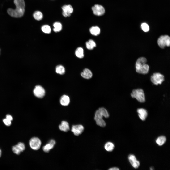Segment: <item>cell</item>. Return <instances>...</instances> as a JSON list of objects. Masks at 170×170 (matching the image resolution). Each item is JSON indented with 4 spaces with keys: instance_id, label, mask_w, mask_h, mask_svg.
I'll list each match as a JSON object with an SVG mask.
<instances>
[{
    "instance_id": "obj_14",
    "label": "cell",
    "mask_w": 170,
    "mask_h": 170,
    "mask_svg": "<svg viewBox=\"0 0 170 170\" xmlns=\"http://www.w3.org/2000/svg\"><path fill=\"white\" fill-rule=\"evenodd\" d=\"M137 111L140 119L142 121L145 120L148 115L147 110L141 108L138 109Z\"/></svg>"
},
{
    "instance_id": "obj_25",
    "label": "cell",
    "mask_w": 170,
    "mask_h": 170,
    "mask_svg": "<svg viewBox=\"0 0 170 170\" xmlns=\"http://www.w3.org/2000/svg\"><path fill=\"white\" fill-rule=\"evenodd\" d=\"M56 72L61 75L64 74L65 72V69L64 67L62 65H58L56 68Z\"/></svg>"
},
{
    "instance_id": "obj_23",
    "label": "cell",
    "mask_w": 170,
    "mask_h": 170,
    "mask_svg": "<svg viewBox=\"0 0 170 170\" xmlns=\"http://www.w3.org/2000/svg\"><path fill=\"white\" fill-rule=\"evenodd\" d=\"M54 28L53 29L54 31L55 32L60 31L62 29V26L61 24L59 22H55L53 24Z\"/></svg>"
},
{
    "instance_id": "obj_8",
    "label": "cell",
    "mask_w": 170,
    "mask_h": 170,
    "mask_svg": "<svg viewBox=\"0 0 170 170\" xmlns=\"http://www.w3.org/2000/svg\"><path fill=\"white\" fill-rule=\"evenodd\" d=\"M33 93L36 97L41 98L45 95V92L43 87L40 85H38L35 86L33 90Z\"/></svg>"
},
{
    "instance_id": "obj_26",
    "label": "cell",
    "mask_w": 170,
    "mask_h": 170,
    "mask_svg": "<svg viewBox=\"0 0 170 170\" xmlns=\"http://www.w3.org/2000/svg\"><path fill=\"white\" fill-rule=\"evenodd\" d=\"M42 30L44 33L47 34H49L51 31V29L50 26L47 25H43L41 28Z\"/></svg>"
},
{
    "instance_id": "obj_18",
    "label": "cell",
    "mask_w": 170,
    "mask_h": 170,
    "mask_svg": "<svg viewBox=\"0 0 170 170\" xmlns=\"http://www.w3.org/2000/svg\"><path fill=\"white\" fill-rule=\"evenodd\" d=\"M90 33L93 35L97 36L100 33V28L97 26H93L89 30Z\"/></svg>"
},
{
    "instance_id": "obj_11",
    "label": "cell",
    "mask_w": 170,
    "mask_h": 170,
    "mask_svg": "<svg viewBox=\"0 0 170 170\" xmlns=\"http://www.w3.org/2000/svg\"><path fill=\"white\" fill-rule=\"evenodd\" d=\"M63 10L62 14L65 17L70 16L73 11V9L70 5H65L62 7Z\"/></svg>"
},
{
    "instance_id": "obj_24",
    "label": "cell",
    "mask_w": 170,
    "mask_h": 170,
    "mask_svg": "<svg viewBox=\"0 0 170 170\" xmlns=\"http://www.w3.org/2000/svg\"><path fill=\"white\" fill-rule=\"evenodd\" d=\"M33 16L35 19L38 21L41 20L43 17L42 13L38 11L35 12L33 14Z\"/></svg>"
},
{
    "instance_id": "obj_29",
    "label": "cell",
    "mask_w": 170,
    "mask_h": 170,
    "mask_svg": "<svg viewBox=\"0 0 170 170\" xmlns=\"http://www.w3.org/2000/svg\"><path fill=\"white\" fill-rule=\"evenodd\" d=\"M17 145L20 149L21 152H23L25 149V146L24 144L21 142L19 143Z\"/></svg>"
},
{
    "instance_id": "obj_16",
    "label": "cell",
    "mask_w": 170,
    "mask_h": 170,
    "mask_svg": "<svg viewBox=\"0 0 170 170\" xmlns=\"http://www.w3.org/2000/svg\"><path fill=\"white\" fill-rule=\"evenodd\" d=\"M59 128L60 130L65 132H67L70 130L68 123L65 121H63L61 124L59 126Z\"/></svg>"
},
{
    "instance_id": "obj_6",
    "label": "cell",
    "mask_w": 170,
    "mask_h": 170,
    "mask_svg": "<svg viewBox=\"0 0 170 170\" xmlns=\"http://www.w3.org/2000/svg\"><path fill=\"white\" fill-rule=\"evenodd\" d=\"M164 80V76L159 73H153L151 77L152 82L154 85H157L161 84Z\"/></svg>"
},
{
    "instance_id": "obj_21",
    "label": "cell",
    "mask_w": 170,
    "mask_h": 170,
    "mask_svg": "<svg viewBox=\"0 0 170 170\" xmlns=\"http://www.w3.org/2000/svg\"><path fill=\"white\" fill-rule=\"evenodd\" d=\"M105 150L108 152L112 151L114 148V144L111 142H108L106 143L104 145Z\"/></svg>"
},
{
    "instance_id": "obj_4",
    "label": "cell",
    "mask_w": 170,
    "mask_h": 170,
    "mask_svg": "<svg viewBox=\"0 0 170 170\" xmlns=\"http://www.w3.org/2000/svg\"><path fill=\"white\" fill-rule=\"evenodd\" d=\"M131 96L132 98H136L140 102H144L145 101L144 92L142 89H133L131 94Z\"/></svg>"
},
{
    "instance_id": "obj_7",
    "label": "cell",
    "mask_w": 170,
    "mask_h": 170,
    "mask_svg": "<svg viewBox=\"0 0 170 170\" xmlns=\"http://www.w3.org/2000/svg\"><path fill=\"white\" fill-rule=\"evenodd\" d=\"M29 144L32 149L34 150H37L40 148L41 144V142L38 138L33 137L30 140Z\"/></svg>"
},
{
    "instance_id": "obj_13",
    "label": "cell",
    "mask_w": 170,
    "mask_h": 170,
    "mask_svg": "<svg viewBox=\"0 0 170 170\" xmlns=\"http://www.w3.org/2000/svg\"><path fill=\"white\" fill-rule=\"evenodd\" d=\"M55 143V141L54 140H51L49 143L43 147L42 149L43 151L46 153L48 152L51 149L53 148Z\"/></svg>"
},
{
    "instance_id": "obj_3",
    "label": "cell",
    "mask_w": 170,
    "mask_h": 170,
    "mask_svg": "<svg viewBox=\"0 0 170 170\" xmlns=\"http://www.w3.org/2000/svg\"><path fill=\"white\" fill-rule=\"evenodd\" d=\"M147 61L146 59L141 57L137 60L136 64V70L137 73L143 74H147L148 72L149 67L146 64Z\"/></svg>"
},
{
    "instance_id": "obj_5",
    "label": "cell",
    "mask_w": 170,
    "mask_h": 170,
    "mask_svg": "<svg viewBox=\"0 0 170 170\" xmlns=\"http://www.w3.org/2000/svg\"><path fill=\"white\" fill-rule=\"evenodd\" d=\"M158 46L162 48H164L166 46L169 47L170 45V38L167 35L161 36L157 40Z\"/></svg>"
},
{
    "instance_id": "obj_31",
    "label": "cell",
    "mask_w": 170,
    "mask_h": 170,
    "mask_svg": "<svg viewBox=\"0 0 170 170\" xmlns=\"http://www.w3.org/2000/svg\"><path fill=\"white\" fill-rule=\"evenodd\" d=\"M6 117V118L11 121L13 119L12 117L10 115L8 114L7 115Z\"/></svg>"
},
{
    "instance_id": "obj_28",
    "label": "cell",
    "mask_w": 170,
    "mask_h": 170,
    "mask_svg": "<svg viewBox=\"0 0 170 170\" xmlns=\"http://www.w3.org/2000/svg\"><path fill=\"white\" fill-rule=\"evenodd\" d=\"M141 27L142 30L145 32H148L149 30V26L146 23H142L141 25Z\"/></svg>"
},
{
    "instance_id": "obj_34",
    "label": "cell",
    "mask_w": 170,
    "mask_h": 170,
    "mask_svg": "<svg viewBox=\"0 0 170 170\" xmlns=\"http://www.w3.org/2000/svg\"></svg>"
},
{
    "instance_id": "obj_1",
    "label": "cell",
    "mask_w": 170,
    "mask_h": 170,
    "mask_svg": "<svg viewBox=\"0 0 170 170\" xmlns=\"http://www.w3.org/2000/svg\"><path fill=\"white\" fill-rule=\"evenodd\" d=\"M14 2L16 8L8 9L7 10L8 13L13 17L18 18L22 17L25 11V4L24 0H14Z\"/></svg>"
},
{
    "instance_id": "obj_12",
    "label": "cell",
    "mask_w": 170,
    "mask_h": 170,
    "mask_svg": "<svg viewBox=\"0 0 170 170\" xmlns=\"http://www.w3.org/2000/svg\"><path fill=\"white\" fill-rule=\"evenodd\" d=\"M128 159L130 163L134 168H137L140 165L139 162L136 159L135 156L133 154H130L128 156Z\"/></svg>"
},
{
    "instance_id": "obj_15",
    "label": "cell",
    "mask_w": 170,
    "mask_h": 170,
    "mask_svg": "<svg viewBox=\"0 0 170 170\" xmlns=\"http://www.w3.org/2000/svg\"><path fill=\"white\" fill-rule=\"evenodd\" d=\"M81 76L86 79H89L92 76L93 74L91 71L88 69L85 68L81 74Z\"/></svg>"
},
{
    "instance_id": "obj_33",
    "label": "cell",
    "mask_w": 170,
    "mask_h": 170,
    "mask_svg": "<svg viewBox=\"0 0 170 170\" xmlns=\"http://www.w3.org/2000/svg\"><path fill=\"white\" fill-rule=\"evenodd\" d=\"M1 149H0V157L1 156Z\"/></svg>"
},
{
    "instance_id": "obj_27",
    "label": "cell",
    "mask_w": 170,
    "mask_h": 170,
    "mask_svg": "<svg viewBox=\"0 0 170 170\" xmlns=\"http://www.w3.org/2000/svg\"><path fill=\"white\" fill-rule=\"evenodd\" d=\"M12 150L15 153L19 155L21 151L20 149L17 145L13 146L12 147Z\"/></svg>"
},
{
    "instance_id": "obj_10",
    "label": "cell",
    "mask_w": 170,
    "mask_h": 170,
    "mask_svg": "<svg viewBox=\"0 0 170 170\" xmlns=\"http://www.w3.org/2000/svg\"><path fill=\"white\" fill-rule=\"evenodd\" d=\"M84 130L83 126L81 124L73 125L71 131L76 136H78L81 134Z\"/></svg>"
},
{
    "instance_id": "obj_20",
    "label": "cell",
    "mask_w": 170,
    "mask_h": 170,
    "mask_svg": "<svg viewBox=\"0 0 170 170\" xmlns=\"http://www.w3.org/2000/svg\"><path fill=\"white\" fill-rule=\"evenodd\" d=\"M75 54L76 56L78 58H82L84 56V51L81 47L77 48L75 51Z\"/></svg>"
},
{
    "instance_id": "obj_19",
    "label": "cell",
    "mask_w": 170,
    "mask_h": 170,
    "mask_svg": "<svg viewBox=\"0 0 170 170\" xmlns=\"http://www.w3.org/2000/svg\"><path fill=\"white\" fill-rule=\"evenodd\" d=\"M86 48L88 49H93L96 46V43L92 39H90L86 43Z\"/></svg>"
},
{
    "instance_id": "obj_17",
    "label": "cell",
    "mask_w": 170,
    "mask_h": 170,
    "mask_svg": "<svg viewBox=\"0 0 170 170\" xmlns=\"http://www.w3.org/2000/svg\"><path fill=\"white\" fill-rule=\"evenodd\" d=\"M70 99L69 97L66 95H64L61 97L60 102L61 104L64 106H66L69 103Z\"/></svg>"
},
{
    "instance_id": "obj_9",
    "label": "cell",
    "mask_w": 170,
    "mask_h": 170,
    "mask_svg": "<svg viewBox=\"0 0 170 170\" xmlns=\"http://www.w3.org/2000/svg\"><path fill=\"white\" fill-rule=\"evenodd\" d=\"M94 14L97 16H100L104 14L105 12V9L102 5L96 4L92 8Z\"/></svg>"
},
{
    "instance_id": "obj_32",
    "label": "cell",
    "mask_w": 170,
    "mask_h": 170,
    "mask_svg": "<svg viewBox=\"0 0 170 170\" xmlns=\"http://www.w3.org/2000/svg\"><path fill=\"white\" fill-rule=\"evenodd\" d=\"M119 170L118 168L115 167L111 168L109 169V170Z\"/></svg>"
},
{
    "instance_id": "obj_2",
    "label": "cell",
    "mask_w": 170,
    "mask_h": 170,
    "mask_svg": "<svg viewBox=\"0 0 170 170\" xmlns=\"http://www.w3.org/2000/svg\"><path fill=\"white\" fill-rule=\"evenodd\" d=\"M109 115L106 109L101 107L99 108L95 111L94 119L97 124L102 127H104L106 125V123L103 119V117L107 118Z\"/></svg>"
},
{
    "instance_id": "obj_30",
    "label": "cell",
    "mask_w": 170,
    "mask_h": 170,
    "mask_svg": "<svg viewBox=\"0 0 170 170\" xmlns=\"http://www.w3.org/2000/svg\"><path fill=\"white\" fill-rule=\"evenodd\" d=\"M11 121L6 118L4 119L3 120V121L4 124L8 126H9L11 125Z\"/></svg>"
},
{
    "instance_id": "obj_22",
    "label": "cell",
    "mask_w": 170,
    "mask_h": 170,
    "mask_svg": "<svg viewBox=\"0 0 170 170\" xmlns=\"http://www.w3.org/2000/svg\"><path fill=\"white\" fill-rule=\"evenodd\" d=\"M166 137L164 136H161L158 137L156 140V143L159 146L163 145L166 141Z\"/></svg>"
}]
</instances>
